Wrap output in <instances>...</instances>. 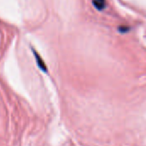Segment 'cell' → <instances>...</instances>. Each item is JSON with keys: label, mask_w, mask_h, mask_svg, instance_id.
I'll return each instance as SVG.
<instances>
[{"label": "cell", "mask_w": 146, "mask_h": 146, "mask_svg": "<svg viewBox=\"0 0 146 146\" xmlns=\"http://www.w3.org/2000/svg\"><path fill=\"white\" fill-rule=\"evenodd\" d=\"M33 53H34V56H35V57H36V59H37V63H38V67H39L42 70L46 71V67H45V65H44V62L43 60L41 59V57L38 56V54L37 52L33 51Z\"/></svg>", "instance_id": "6da1fadb"}, {"label": "cell", "mask_w": 146, "mask_h": 146, "mask_svg": "<svg viewBox=\"0 0 146 146\" xmlns=\"http://www.w3.org/2000/svg\"><path fill=\"white\" fill-rule=\"evenodd\" d=\"M93 4L98 9H103L105 6L104 0H93Z\"/></svg>", "instance_id": "7a4b0ae2"}]
</instances>
